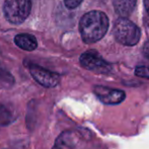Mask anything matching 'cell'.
Listing matches in <instances>:
<instances>
[{"label": "cell", "mask_w": 149, "mask_h": 149, "mask_svg": "<svg viewBox=\"0 0 149 149\" xmlns=\"http://www.w3.org/2000/svg\"><path fill=\"white\" fill-rule=\"evenodd\" d=\"M14 83V78L10 72H8L1 64H0V85L5 87L12 86Z\"/></svg>", "instance_id": "11"}, {"label": "cell", "mask_w": 149, "mask_h": 149, "mask_svg": "<svg viewBox=\"0 0 149 149\" xmlns=\"http://www.w3.org/2000/svg\"><path fill=\"white\" fill-rule=\"evenodd\" d=\"M75 142V134L72 131H64L56 139L52 149H74Z\"/></svg>", "instance_id": "7"}, {"label": "cell", "mask_w": 149, "mask_h": 149, "mask_svg": "<svg viewBox=\"0 0 149 149\" xmlns=\"http://www.w3.org/2000/svg\"><path fill=\"white\" fill-rule=\"evenodd\" d=\"M144 6H145L146 12L149 15V0H144Z\"/></svg>", "instance_id": "15"}, {"label": "cell", "mask_w": 149, "mask_h": 149, "mask_svg": "<svg viewBox=\"0 0 149 149\" xmlns=\"http://www.w3.org/2000/svg\"><path fill=\"white\" fill-rule=\"evenodd\" d=\"M115 11L121 17H128L133 12L137 0H113Z\"/></svg>", "instance_id": "9"}, {"label": "cell", "mask_w": 149, "mask_h": 149, "mask_svg": "<svg viewBox=\"0 0 149 149\" xmlns=\"http://www.w3.org/2000/svg\"><path fill=\"white\" fill-rule=\"evenodd\" d=\"M113 33L116 41L124 46H135L141 38L140 29L126 17H120L116 20Z\"/></svg>", "instance_id": "2"}, {"label": "cell", "mask_w": 149, "mask_h": 149, "mask_svg": "<svg viewBox=\"0 0 149 149\" xmlns=\"http://www.w3.org/2000/svg\"><path fill=\"white\" fill-rule=\"evenodd\" d=\"M82 1L83 0H64V3L68 9H75L80 5Z\"/></svg>", "instance_id": "13"}, {"label": "cell", "mask_w": 149, "mask_h": 149, "mask_svg": "<svg viewBox=\"0 0 149 149\" xmlns=\"http://www.w3.org/2000/svg\"><path fill=\"white\" fill-rule=\"evenodd\" d=\"M93 93L102 104L112 106L121 104L126 98V93L123 90L110 88L102 85H95L93 87Z\"/></svg>", "instance_id": "6"}, {"label": "cell", "mask_w": 149, "mask_h": 149, "mask_svg": "<svg viewBox=\"0 0 149 149\" xmlns=\"http://www.w3.org/2000/svg\"><path fill=\"white\" fill-rule=\"evenodd\" d=\"M135 75L143 78H149V67L147 66H138L135 69Z\"/></svg>", "instance_id": "12"}, {"label": "cell", "mask_w": 149, "mask_h": 149, "mask_svg": "<svg viewBox=\"0 0 149 149\" xmlns=\"http://www.w3.org/2000/svg\"><path fill=\"white\" fill-rule=\"evenodd\" d=\"M79 61L83 68L96 73L108 74L112 70V65L104 61L96 52H85L80 56Z\"/></svg>", "instance_id": "4"}, {"label": "cell", "mask_w": 149, "mask_h": 149, "mask_svg": "<svg viewBox=\"0 0 149 149\" xmlns=\"http://www.w3.org/2000/svg\"><path fill=\"white\" fill-rule=\"evenodd\" d=\"M14 42L17 47L26 51H33L38 47L37 39L30 33H19L15 36Z\"/></svg>", "instance_id": "8"}, {"label": "cell", "mask_w": 149, "mask_h": 149, "mask_svg": "<svg viewBox=\"0 0 149 149\" xmlns=\"http://www.w3.org/2000/svg\"><path fill=\"white\" fill-rule=\"evenodd\" d=\"M12 120H13V116L9 107L0 104V127L9 125Z\"/></svg>", "instance_id": "10"}, {"label": "cell", "mask_w": 149, "mask_h": 149, "mask_svg": "<svg viewBox=\"0 0 149 149\" xmlns=\"http://www.w3.org/2000/svg\"><path fill=\"white\" fill-rule=\"evenodd\" d=\"M110 26L106 13L93 10L85 13L79 22V31L83 42L86 44L96 43L107 33Z\"/></svg>", "instance_id": "1"}, {"label": "cell", "mask_w": 149, "mask_h": 149, "mask_svg": "<svg viewBox=\"0 0 149 149\" xmlns=\"http://www.w3.org/2000/svg\"><path fill=\"white\" fill-rule=\"evenodd\" d=\"M143 54H144V56H145L146 58H148V59H149V41H147L145 44H144V46H143Z\"/></svg>", "instance_id": "14"}, {"label": "cell", "mask_w": 149, "mask_h": 149, "mask_svg": "<svg viewBox=\"0 0 149 149\" xmlns=\"http://www.w3.org/2000/svg\"><path fill=\"white\" fill-rule=\"evenodd\" d=\"M31 9V0H5L3 13L5 18L13 24H22L29 17Z\"/></svg>", "instance_id": "3"}, {"label": "cell", "mask_w": 149, "mask_h": 149, "mask_svg": "<svg viewBox=\"0 0 149 149\" xmlns=\"http://www.w3.org/2000/svg\"><path fill=\"white\" fill-rule=\"evenodd\" d=\"M29 70L33 78L44 87H48V88L55 87L60 82V75L58 73L52 72L38 65L31 64L29 66Z\"/></svg>", "instance_id": "5"}]
</instances>
